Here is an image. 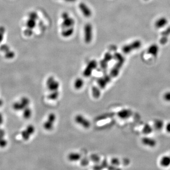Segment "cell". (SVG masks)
<instances>
[{"mask_svg":"<svg viewBox=\"0 0 170 170\" xmlns=\"http://www.w3.org/2000/svg\"><path fill=\"white\" fill-rule=\"evenodd\" d=\"M79 9L85 17L89 18L92 16V12L89 7L84 3H80L79 5Z\"/></svg>","mask_w":170,"mask_h":170,"instance_id":"cell-6","label":"cell"},{"mask_svg":"<svg viewBox=\"0 0 170 170\" xmlns=\"http://www.w3.org/2000/svg\"><path fill=\"white\" fill-rule=\"evenodd\" d=\"M74 32L73 27L64 28L63 29V30L61 32V35L64 38H68L71 37L73 35V34L74 33Z\"/></svg>","mask_w":170,"mask_h":170,"instance_id":"cell-12","label":"cell"},{"mask_svg":"<svg viewBox=\"0 0 170 170\" xmlns=\"http://www.w3.org/2000/svg\"><path fill=\"white\" fill-rule=\"evenodd\" d=\"M68 157L70 161H78L81 159V156L79 153H72L68 155Z\"/></svg>","mask_w":170,"mask_h":170,"instance_id":"cell-14","label":"cell"},{"mask_svg":"<svg viewBox=\"0 0 170 170\" xmlns=\"http://www.w3.org/2000/svg\"><path fill=\"white\" fill-rule=\"evenodd\" d=\"M144 1H148V0H144Z\"/></svg>","mask_w":170,"mask_h":170,"instance_id":"cell-47","label":"cell"},{"mask_svg":"<svg viewBox=\"0 0 170 170\" xmlns=\"http://www.w3.org/2000/svg\"><path fill=\"white\" fill-rule=\"evenodd\" d=\"M170 36V26L167 27L161 33V37L159 40L160 44L162 45H165L167 43L168 37Z\"/></svg>","mask_w":170,"mask_h":170,"instance_id":"cell-8","label":"cell"},{"mask_svg":"<svg viewBox=\"0 0 170 170\" xmlns=\"http://www.w3.org/2000/svg\"><path fill=\"white\" fill-rule=\"evenodd\" d=\"M166 130L168 132L170 133V122L168 123L166 125Z\"/></svg>","mask_w":170,"mask_h":170,"instance_id":"cell-43","label":"cell"},{"mask_svg":"<svg viewBox=\"0 0 170 170\" xmlns=\"http://www.w3.org/2000/svg\"><path fill=\"white\" fill-rule=\"evenodd\" d=\"M10 50V47L7 44H2L0 46V51L1 52H4V53H6L8 51Z\"/></svg>","mask_w":170,"mask_h":170,"instance_id":"cell-34","label":"cell"},{"mask_svg":"<svg viewBox=\"0 0 170 170\" xmlns=\"http://www.w3.org/2000/svg\"><path fill=\"white\" fill-rule=\"evenodd\" d=\"M32 110L28 107H26V108L23 110V116L24 118L26 119H28L30 118L32 115Z\"/></svg>","mask_w":170,"mask_h":170,"instance_id":"cell-20","label":"cell"},{"mask_svg":"<svg viewBox=\"0 0 170 170\" xmlns=\"http://www.w3.org/2000/svg\"><path fill=\"white\" fill-rule=\"evenodd\" d=\"M3 104V100H1L0 99V106H1Z\"/></svg>","mask_w":170,"mask_h":170,"instance_id":"cell-46","label":"cell"},{"mask_svg":"<svg viewBox=\"0 0 170 170\" xmlns=\"http://www.w3.org/2000/svg\"><path fill=\"white\" fill-rule=\"evenodd\" d=\"M142 142L143 143V144L148 145L149 147H154L156 145V141L155 140L148 137H145L142 138Z\"/></svg>","mask_w":170,"mask_h":170,"instance_id":"cell-13","label":"cell"},{"mask_svg":"<svg viewBox=\"0 0 170 170\" xmlns=\"http://www.w3.org/2000/svg\"><path fill=\"white\" fill-rule=\"evenodd\" d=\"M84 85V81L83 80L80 78H78L76 79L74 82V86L75 89H80L82 88Z\"/></svg>","mask_w":170,"mask_h":170,"instance_id":"cell-18","label":"cell"},{"mask_svg":"<svg viewBox=\"0 0 170 170\" xmlns=\"http://www.w3.org/2000/svg\"><path fill=\"white\" fill-rule=\"evenodd\" d=\"M3 115H1V113H0V125L2 124L3 123Z\"/></svg>","mask_w":170,"mask_h":170,"instance_id":"cell-44","label":"cell"},{"mask_svg":"<svg viewBox=\"0 0 170 170\" xmlns=\"http://www.w3.org/2000/svg\"><path fill=\"white\" fill-rule=\"evenodd\" d=\"M98 66V63L96 60H91L89 62L88 65L86 66V68H85V70L83 72V75L85 77H89L91 75L93 71L96 69Z\"/></svg>","mask_w":170,"mask_h":170,"instance_id":"cell-4","label":"cell"},{"mask_svg":"<svg viewBox=\"0 0 170 170\" xmlns=\"http://www.w3.org/2000/svg\"><path fill=\"white\" fill-rule=\"evenodd\" d=\"M15 54L13 51L9 50L6 53H5V58H7L8 59H11L15 57Z\"/></svg>","mask_w":170,"mask_h":170,"instance_id":"cell-26","label":"cell"},{"mask_svg":"<svg viewBox=\"0 0 170 170\" xmlns=\"http://www.w3.org/2000/svg\"><path fill=\"white\" fill-rule=\"evenodd\" d=\"M117 116L120 118L127 119L131 117L132 115V111L128 109H123L117 112Z\"/></svg>","mask_w":170,"mask_h":170,"instance_id":"cell-11","label":"cell"},{"mask_svg":"<svg viewBox=\"0 0 170 170\" xmlns=\"http://www.w3.org/2000/svg\"><path fill=\"white\" fill-rule=\"evenodd\" d=\"M30 133L27 132V131L25 129L24 131H22L21 132V136L23 139H24L25 140H27L30 138Z\"/></svg>","mask_w":170,"mask_h":170,"instance_id":"cell-25","label":"cell"},{"mask_svg":"<svg viewBox=\"0 0 170 170\" xmlns=\"http://www.w3.org/2000/svg\"><path fill=\"white\" fill-rule=\"evenodd\" d=\"M98 84L100 89H104L106 87L107 83L102 77L98 79Z\"/></svg>","mask_w":170,"mask_h":170,"instance_id":"cell-23","label":"cell"},{"mask_svg":"<svg viewBox=\"0 0 170 170\" xmlns=\"http://www.w3.org/2000/svg\"><path fill=\"white\" fill-rule=\"evenodd\" d=\"M168 20L165 17H161L155 21L154 23L155 27L157 29H160L164 27L167 25Z\"/></svg>","mask_w":170,"mask_h":170,"instance_id":"cell-9","label":"cell"},{"mask_svg":"<svg viewBox=\"0 0 170 170\" xmlns=\"http://www.w3.org/2000/svg\"><path fill=\"white\" fill-rule=\"evenodd\" d=\"M66 2H68V3H74L75 1H76L77 0H63Z\"/></svg>","mask_w":170,"mask_h":170,"instance_id":"cell-45","label":"cell"},{"mask_svg":"<svg viewBox=\"0 0 170 170\" xmlns=\"http://www.w3.org/2000/svg\"><path fill=\"white\" fill-rule=\"evenodd\" d=\"M61 17L63 20L61 24L63 29L73 27L75 24V21L73 18L70 17L69 14L67 12H64L62 14Z\"/></svg>","mask_w":170,"mask_h":170,"instance_id":"cell-2","label":"cell"},{"mask_svg":"<svg viewBox=\"0 0 170 170\" xmlns=\"http://www.w3.org/2000/svg\"><path fill=\"white\" fill-rule=\"evenodd\" d=\"M37 25V20L28 18L27 21L26 22V26L27 28H30L31 30H33L36 27Z\"/></svg>","mask_w":170,"mask_h":170,"instance_id":"cell-16","label":"cell"},{"mask_svg":"<svg viewBox=\"0 0 170 170\" xmlns=\"http://www.w3.org/2000/svg\"><path fill=\"white\" fill-rule=\"evenodd\" d=\"M115 115V113L113 112L111 113H107L104 115H101L100 116H98L96 118L97 121H101V120H105L106 119L110 118V117H113Z\"/></svg>","mask_w":170,"mask_h":170,"instance_id":"cell-19","label":"cell"},{"mask_svg":"<svg viewBox=\"0 0 170 170\" xmlns=\"http://www.w3.org/2000/svg\"><path fill=\"white\" fill-rule=\"evenodd\" d=\"M7 145V141L4 138L0 137V147L4 148L6 147Z\"/></svg>","mask_w":170,"mask_h":170,"instance_id":"cell-36","label":"cell"},{"mask_svg":"<svg viewBox=\"0 0 170 170\" xmlns=\"http://www.w3.org/2000/svg\"><path fill=\"white\" fill-rule=\"evenodd\" d=\"M5 28L3 26H0V43L4 39V35L5 33Z\"/></svg>","mask_w":170,"mask_h":170,"instance_id":"cell-31","label":"cell"},{"mask_svg":"<svg viewBox=\"0 0 170 170\" xmlns=\"http://www.w3.org/2000/svg\"><path fill=\"white\" fill-rule=\"evenodd\" d=\"M5 135V131H4V129H0V137H3L4 138V136Z\"/></svg>","mask_w":170,"mask_h":170,"instance_id":"cell-42","label":"cell"},{"mask_svg":"<svg viewBox=\"0 0 170 170\" xmlns=\"http://www.w3.org/2000/svg\"><path fill=\"white\" fill-rule=\"evenodd\" d=\"M20 102L25 105L26 107H28V105H30V100L28 98H26V97H23V98H21Z\"/></svg>","mask_w":170,"mask_h":170,"instance_id":"cell-30","label":"cell"},{"mask_svg":"<svg viewBox=\"0 0 170 170\" xmlns=\"http://www.w3.org/2000/svg\"><path fill=\"white\" fill-rule=\"evenodd\" d=\"M93 38V29L91 24L86 23L84 27V39L85 43L90 44Z\"/></svg>","mask_w":170,"mask_h":170,"instance_id":"cell-3","label":"cell"},{"mask_svg":"<svg viewBox=\"0 0 170 170\" xmlns=\"http://www.w3.org/2000/svg\"><path fill=\"white\" fill-rule=\"evenodd\" d=\"M113 57V56H112L110 53L107 52L106 53H105V55H104V59L109 63L112 60Z\"/></svg>","mask_w":170,"mask_h":170,"instance_id":"cell-28","label":"cell"},{"mask_svg":"<svg viewBox=\"0 0 170 170\" xmlns=\"http://www.w3.org/2000/svg\"><path fill=\"white\" fill-rule=\"evenodd\" d=\"M89 159L86 158H84L81 159V160L80 161V164L82 166H86V165H89Z\"/></svg>","mask_w":170,"mask_h":170,"instance_id":"cell-38","label":"cell"},{"mask_svg":"<svg viewBox=\"0 0 170 170\" xmlns=\"http://www.w3.org/2000/svg\"><path fill=\"white\" fill-rule=\"evenodd\" d=\"M159 47L157 44H152L148 47L147 53L153 56L156 57L159 53Z\"/></svg>","mask_w":170,"mask_h":170,"instance_id":"cell-10","label":"cell"},{"mask_svg":"<svg viewBox=\"0 0 170 170\" xmlns=\"http://www.w3.org/2000/svg\"><path fill=\"white\" fill-rule=\"evenodd\" d=\"M164 99L166 101H170V92H167L164 95Z\"/></svg>","mask_w":170,"mask_h":170,"instance_id":"cell-40","label":"cell"},{"mask_svg":"<svg viewBox=\"0 0 170 170\" xmlns=\"http://www.w3.org/2000/svg\"><path fill=\"white\" fill-rule=\"evenodd\" d=\"M142 46V42L139 40H136L128 44L123 46L122 51L125 54H129L134 51L140 48Z\"/></svg>","mask_w":170,"mask_h":170,"instance_id":"cell-1","label":"cell"},{"mask_svg":"<svg viewBox=\"0 0 170 170\" xmlns=\"http://www.w3.org/2000/svg\"><path fill=\"white\" fill-rule=\"evenodd\" d=\"M152 131H153L152 128L150 126H149V125H147L144 128L143 133L146 134H149V133H151Z\"/></svg>","mask_w":170,"mask_h":170,"instance_id":"cell-29","label":"cell"},{"mask_svg":"<svg viewBox=\"0 0 170 170\" xmlns=\"http://www.w3.org/2000/svg\"><path fill=\"white\" fill-rule=\"evenodd\" d=\"M154 126L156 129H162L164 126V122L161 121H155L154 123Z\"/></svg>","mask_w":170,"mask_h":170,"instance_id":"cell-27","label":"cell"},{"mask_svg":"<svg viewBox=\"0 0 170 170\" xmlns=\"http://www.w3.org/2000/svg\"><path fill=\"white\" fill-rule=\"evenodd\" d=\"M92 90L93 96L94 98H98L100 97L101 92L98 87L96 86H93Z\"/></svg>","mask_w":170,"mask_h":170,"instance_id":"cell-22","label":"cell"},{"mask_svg":"<svg viewBox=\"0 0 170 170\" xmlns=\"http://www.w3.org/2000/svg\"><path fill=\"white\" fill-rule=\"evenodd\" d=\"M46 85L49 90L51 91L58 90L59 87V83L57 81L55 80L53 77H50L47 79Z\"/></svg>","mask_w":170,"mask_h":170,"instance_id":"cell-5","label":"cell"},{"mask_svg":"<svg viewBox=\"0 0 170 170\" xmlns=\"http://www.w3.org/2000/svg\"><path fill=\"white\" fill-rule=\"evenodd\" d=\"M24 33L25 36H27V37H30L33 35V30L27 28V29L25 30Z\"/></svg>","mask_w":170,"mask_h":170,"instance_id":"cell-37","label":"cell"},{"mask_svg":"<svg viewBox=\"0 0 170 170\" xmlns=\"http://www.w3.org/2000/svg\"><path fill=\"white\" fill-rule=\"evenodd\" d=\"M75 121L77 123L80 125L85 128H89L90 127L91 124L89 121L81 115H77L75 118Z\"/></svg>","mask_w":170,"mask_h":170,"instance_id":"cell-7","label":"cell"},{"mask_svg":"<svg viewBox=\"0 0 170 170\" xmlns=\"http://www.w3.org/2000/svg\"><path fill=\"white\" fill-rule=\"evenodd\" d=\"M25 105L20 101V102H16L13 105V108L16 111H23L26 108Z\"/></svg>","mask_w":170,"mask_h":170,"instance_id":"cell-17","label":"cell"},{"mask_svg":"<svg viewBox=\"0 0 170 170\" xmlns=\"http://www.w3.org/2000/svg\"><path fill=\"white\" fill-rule=\"evenodd\" d=\"M101 166L102 167L103 169H104L105 168L108 167V163H107V161L106 160H104L103 161L102 164H101Z\"/></svg>","mask_w":170,"mask_h":170,"instance_id":"cell-41","label":"cell"},{"mask_svg":"<svg viewBox=\"0 0 170 170\" xmlns=\"http://www.w3.org/2000/svg\"><path fill=\"white\" fill-rule=\"evenodd\" d=\"M160 164L163 167H168L170 165V155L162 158Z\"/></svg>","mask_w":170,"mask_h":170,"instance_id":"cell-15","label":"cell"},{"mask_svg":"<svg viewBox=\"0 0 170 170\" xmlns=\"http://www.w3.org/2000/svg\"><path fill=\"white\" fill-rule=\"evenodd\" d=\"M59 95V93L58 90L53 91L48 96V98L50 100H54L58 98Z\"/></svg>","mask_w":170,"mask_h":170,"instance_id":"cell-24","label":"cell"},{"mask_svg":"<svg viewBox=\"0 0 170 170\" xmlns=\"http://www.w3.org/2000/svg\"><path fill=\"white\" fill-rule=\"evenodd\" d=\"M53 123L54 122H52V121L47 120L44 123V128L47 131H51L53 129Z\"/></svg>","mask_w":170,"mask_h":170,"instance_id":"cell-21","label":"cell"},{"mask_svg":"<svg viewBox=\"0 0 170 170\" xmlns=\"http://www.w3.org/2000/svg\"><path fill=\"white\" fill-rule=\"evenodd\" d=\"M91 160L94 162L95 163H98L100 161V157L96 154H93L90 156Z\"/></svg>","mask_w":170,"mask_h":170,"instance_id":"cell-32","label":"cell"},{"mask_svg":"<svg viewBox=\"0 0 170 170\" xmlns=\"http://www.w3.org/2000/svg\"><path fill=\"white\" fill-rule=\"evenodd\" d=\"M28 18H30V19H34V20H37L38 18V14L35 11H32L28 14Z\"/></svg>","mask_w":170,"mask_h":170,"instance_id":"cell-33","label":"cell"},{"mask_svg":"<svg viewBox=\"0 0 170 170\" xmlns=\"http://www.w3.org/2000/svg\"><path fill=\"white\" fill-rule=\"evenodd\" d=\"M120 160L117 158H113L111 160V164L113 165H119L121 164Z\"/></svg>","mask_w":170,"mask_h":170,"instance_id":"cell-39","label":"cell"},{"mask_svg":"<svg viewBox=\"0 0 170 170\" xmlns=\"http://www.w3.org/2000/svg\"><path fill=\"white\" fill-rule=\"evenodd\" d=\"M26 129L27 131V132L30 133V135L33 134L35 132V127H34L32 125H30L27 126Z\"/></svg>","mask_w":170,"mask_h":170,"instance_id":"cell-35","label":"cell"}]
</instances>
